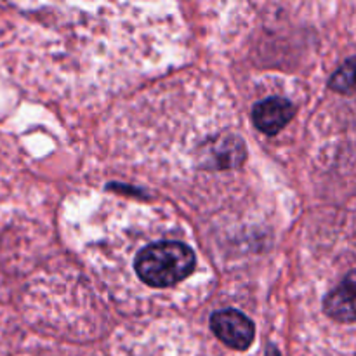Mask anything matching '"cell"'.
I'll return each instance as SVG.
<instances>
[{"mask_svg": "<svg viewBox=\"0 0 356 356\" xmlns=\"http://www.w3.org/2000/svg\"><path fill=\"white\" fill-rule=\"evenodd\" d=\"M296 113L294 104L285 97H268L252 108V122L264 134H277Z\"/></svg>", "mask_w": 356, "mask_h": 356, "instance_id": "obj_3", "label": "cell"}, {"mask_svg": "<svg viewBox=\"0 0 356 356\" xmlns=\"http://www.w3.org/2000/svg\"><path fill=\"white\" fill-rule=\"evenodd\" d=\"M323 312L341 323H356V277L350 275L323 299Z\"/></svg>", "mask_w": 356, "mask_h": 356, "instance_id": "obj_4", "label": "cell"}, {"mask_svg": "<svg viewBox=\"0 0 356 356\" xmlns=\"http://www.w3.org/2000/svg\"><path fill=\"white\" fill-rule=\"evenodd\" d=\"M204 165L209 169H229L245 160V145L238 138H218L204 149Z\"/></svg>", "mask_w": 356, "mask_h": 356, "instance_id": "obj_5", "label": "cell"}, {"mask_svg": "<svg viewBox=\"0 0 356 356\" xmlns=\"http://www.w3.org/2000/svg\"><path fill=\"white\" fill-rule=\"evenodd\" d=\"M211 329L221 343L235 350H247L252 346L256 327L252 320L238 309H221L211 316Z\"/></svg>", "mask_w": 356, "mask_h": 356, "instance_id": "obj_2", "label": "cell"}, {"mask_svg": "<svg viewBox=\"0 0 356 356\" xmlns=\"http://www.w3.org/2000/svg\"><path fill=\"white\" fill-rule=\"evenodd\" d=\"M330 89L339 94H356V56L348 58L329 80Z\"/></svg>", "mask_w": 356, "mask_h": 356, "instance_id": "obj_6", "label": "cell"}, {"mask_svg": "<svg viewBox=\"0 0 356 356\" xmlns=\"http://www.w3.org/2000/svg\"><path fill=\"white\" fill-rule=\"evenodd\" d=\"M266 356H280V353H278V351L275 350L273 346H270V348H268V353H266Z\"/></svg>", "mask_w": 356, "mask_h": 356, "instance_id": "obj_7", "label": "cell"}, {"mask_svg": "<svg viewBox=\"0 0 356 356\" xmlns=\"http://www.w3.org/2000/svg\"><path fill=\"white\" fill-rule=\"evenodd\" d=\"M195 252L186 243L162 240L146 245L136 256V273L146 285L155 289L172 287L195 270Z\"/></svg>", "mask_w": 356, "mask_h": 356, "instance_id": "obj_1", "label": "cell"}]
</instances>
